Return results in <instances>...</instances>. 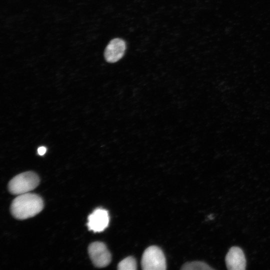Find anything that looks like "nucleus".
I'll list each match as a JSON object with an SVG mask.
<instances>
[{"instance_id":"obj_8","label":"nucleus","mask_w":270,"mask_h":270,"mask_svg":"<svg viewBox=\"0 0 270 270\" xmlns=\"http://www.w3.org/2000/svg\"><path fill=\"white\" fill-rule=\"evenodd\" d=\"M120 270H135L136 269V260L132 256H128L120 261L118 266Z\"/></svg>"},{"instance_id":"obj_7","label":"nucleus","mask_w":270,"mask_h":270,"mask_svg":"<svg viewBox=\"0 0 270 270\" xmlns=\"http://www.w3.org/2000/svg\"><path fill=\"white\" fill-rule=\"evenodd\" d=\"M125 50V42L118 38H114L110 40L105 49L104 58L108 62H116L123 56Z\"/></svg>"},{"instance_id":"obj_6","label":"nucleus","mask_w":270,"mask_h":270,"mask_svg":"<svg viewBox=\"0 0 270 270\" xmlns=\"http://www.w3.org/2000/svg\"><path fill=\"white\" fill-rule=\"evenodd\" d=\"M226 263L230 270H244L246 260L242 250L238 246L232 247L226 255Z\"/></svg>"},{"instance_id":"obj_5","label":"nucleus","mask_w":270,"mask_h":270,"mask_svg":"<svg viewBox=\"0 0 270 270\" xmlns=\"http://www.w3.org/2000/svg\"><path fill=\"white\" fill-rule=\"evenodd\" d=\"M87 226L90 230L94 232L104 230L109 224V215L104 209L98 208L90 214L88 218Z\"/></svg>"},{"instance_id":"obj_1","label":"nucleus","mask_w":270,"mask_h":270,"mask_svg":"<svg viewBox=\"0 0 270 270\" xmlns=\"http://www.w3.org/2000/svg\"><path fill=\"white\" fill-rule=\"evenodd\" d=\"M43 208L44 202L40 196L28 192L18 195L12 200L10 212L16 218L25 220L36 215Z\"/></svg>"},{"instance_id":"obj_10","label":"nucleus","mask_w":270,"mask_h":270,"mask_svg":"<svg viewBox=\"0 0 270 270\" xmlns=\"http://www.w3.org/2000/svg\"><path fill=\"white\" fill-rule=\"evenodd\" d=\"M46 150V148L44 146H40L38 149V152L40 156L44 155Z\"/></svg>"},{"instance_id":"obj_4","label":"nucleus","mask_w":270,"mask_h":270,"mask_svg":"<svg viewBox=\"0 0 270 270\" xmlns=\"http://www.w3.org/2000/svg\"><path fill=\"white\" fill-rule=\"evenodd\" d=\"M90 257L94 264L98 268H104L111 262L112 256L106 244L102 242H96L88 248Z\"/></svg>"},{"instance_id":"obj_9","label":"nucleus","mask_w":270,"mask_h":270,"mask_svg":"<svg viewBox=\"0 0 270 270\" xmlns=\"http://www.w3.org/2000/svg\"><path fill=\"white\" fill-rule=\"evenodd\" d=\"M182 268L186 270L212 269L206 263L200 261H195L186 263L182 266Z\"/></svg>"},{"instance_id":"obj_3","label":"nucleus","mask_w":270,"mask_h":270,"mask_svg":"<svg viewBox=\"0 0 270 270\" xmlns=\"http://www.w3.org/2000/svg\"><path fill=\"white\" fill-rule=\"evenodd\" d=\"M142 266L144 270H164L166 260L162 250L154 246H150L144 252Z\"/></svg>"},{"instance_id":"obj_2","label":"nucleus","mask_w":270,"mask_h":270,"mask_svg":"<svg viewBox=\"0 0 270 270\" xmlns=\"http://www.w3.org/2000/svg\"><path fill=\"white\" fill-rule=\"evenodd\" d=\"M40 178L35 172H26L14 177L8 184L9 192L20 195L33 190L38 185Z\"/></svg>"}]
</instances>
